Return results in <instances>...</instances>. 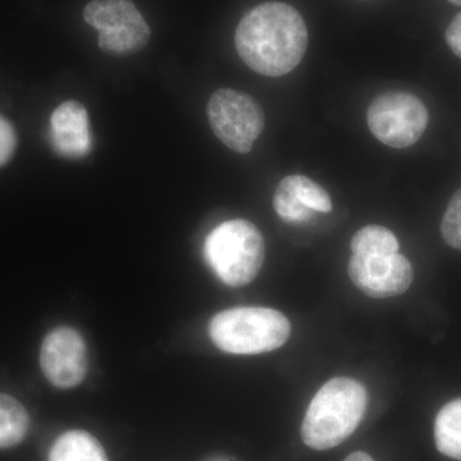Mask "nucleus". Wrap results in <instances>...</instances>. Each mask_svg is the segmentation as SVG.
Masks as SVG:
<instances>
[{
    "label": "nucleus",
    "mask_w": 461,
    "mask_h": 461,
    "mask_svg": "<svg viewBox=\"0 0 461 461\" xmlns=\"http://www.w3.org/2000/svg\"><path fill=\"white\" fill-rule=\"evenodd\" d=\"M344 461H375L371 455L366 453H363V451H357V453H354L348 455V457Z\"/></svg>",
    "instance_id": "nucleus-20"
},
{
    "label": "nucleus",
    "mask_w": 461,
    "mask_h": 461,
    "mask_svg": "<svg viewBox=\"0 0 461 461\" xmlns=\"http://www.w3.org/2000/svg\"><path fill=\"white\" fill-rule=\"evenodd\" d=\"M214 135L230 150L247 154L263 132L266 115L253 96L239 90L220 89L206 107Z\"/></svg>",
    "instance_id": "nucleus-6"
},
{
    "label": "nucleus",
    "mask_w": 461,
    "mask_h": 461,
    "mask_svg": "<svg viewBox=\"0 0 461 461\" xmlns=\"http://www.w3.org/2000/svg\"><path fill=\"white\" fill-rule=\"evenodd\" d=\"M41 366L53 386L67 390L80 384L89 366L83 336L69 327L51 330L41 344Z\"/></svg>",
    "instance_id": "nucleus-9"
},
{
    "label": "nucleus",
    "mask_w": 461,
    "mask_h": 461,
    "mask_svg": "<svg viewBox=\"0 0 461 461\" xmlns=\"http://www.w3.org/2000/svg\"><path fill=\"white\" fill-rule=\"evenodd\" d=\"M435 442L439 453L461 461V399L446 403L437 414Z\"/></svg>",
    "instance_id": "nucleus-12"
},
{
    "label": "nucleus",
    "mask_w": 461,
    "mask_h": 461,
    "mask_svg": "<svg viewBox=\"0 0 461 461\" xmlns=\"http://www.w3.org/2000/svg\"><path fill=\"white\" fill-rule=\"evenodd\" d=\"M366 121L375 138L390 148L405 149L420 140L429 124V111L417 96L388 91L373 100Z\"/></svg>",
    "instance_id": "nucleus-7"
},
{
    "label": "nucleus",
    "mask_w": 461,
    "mask_h": 461,
    "mask_svg": "<svg viewBox=\"0 0 461 461\" xmlns=\"http://www.w3.org/2000/svg\"><path fill=\"white\" fill-rule=\"evenodd\" d=\"M286 315L263 306H240L221 312L209 323V336L218 348L230 354L269 353L290 339Z\"/></svg>",
    "instance_id": "nucleus-3"
},
{
    "label": "nucleus",
    "mask_w": 461,
    "mask_h": 461,
    "mask_svg": "<svg viewBox=\"0 0 461 461\" xmlns=\"http://www.w3.org/2000/svg\"><path fill=\"white\" fill-rule=\"evenodd\" d=\"M368 395L357 379L332 378L315 393L302 424L308 447L323 451L336 447L353 435L366 414Z\"/></svg>",
    "instance_id": "nucleus-2"
},
{
    "label": "nucleus",
    "mask_w": 461,
    "mask_h": 461,
    "mask_svg": "<svg viewBox=\"0 0 461 461\" xmlns=\"http://www.w3.org/2000/svg\"><path fill=\"white\" fill-rule=\"evenodd\" d=\"M348 272L355 286L375 299L402 295L414 280L411 263L399 253L378 256L353 254Z\"/></svg>",
    "instance_id": "nucleus-8"
},
{
    "label": "nucleus",
    "mask_w": 461,
    "mask_h": 461,
    "mask_svg": "<svg viewBox=\"0 0 461 461\" xmlns=\"http://www.w3.org/2000/svg\"><path fill=\"white\" fill-rule=\"evenodd\" d=\"M448 2L453 3V5H459V7H461V0H448Z\"/></svg>",
    "instance_id": "nucleus-21"
},
{
    "label": "nucleus",
    "mask_w": 461,
    "mask_h": 461,
    "mask_svg": "<svg viewBox=\"0 0 461 461\" xmlns=\"http://www.w3.org/2000/svg\"><path fill=\"white\" fill-rule=\"evenodd\" d=\"M204 256L223 284L241 287L259 275L266 258V244L256 224L247 220H230L209 233Z\"/></svg>",
    "instance_id": "nucleus-4"
},
{
    "label": "nucleus",
    "mask_w": 461,
    "mask_h": 461,
    "mask_svg": "<svg viewBox=\"0 0 461 461\" xmlns=\"http://www.w3.org/2000/svg\"><path fill=\"white\" fill-rule=\"evenodd\" d=\"M235 45L257 74L281 77L302 62L308 48L304 18L286 3H263L240 21Z\"/></svg>",
    "instance_id": "nucleus-1"
},
{
    "label": "nucleus",
    "mask_w": 461,
    "mask_h": 461,
    "mask_svg": "<svg viewBox=\"0 0 461 461\" xmlns=\"http://www.w3.org/2000/svg\"><path fill=\"white\" fill-rule=\"evenodd\" d=\"M300 204L312 209L315 213H330L332 211V200L329 193L303 175H291L282 180Z\"/></svg>",
    "instance_id": "nucleus-15"
},
{
    "label": "nucleus",
    "mask_w": 461,
    "mask_h": 461,
    "mask_svg": "<svg viewBox=\"0 0 461 461\" xmlns=\"http://www.w3.org/2000/svg\"><path fill=\"white\" fill-rule=\"evenodd\" d=\"M354 256H378L399 253L396 236L382 226H366L357 230L351 240Z\"/></svg>",
    "instance_id": "nucleus-14"
},
{
    "label": "nucleus",
    "mask_w": 461,
    "mask_h": 461,
    "mask_svg": "<svg viewBox=\"0 0 461 461\" xmlns=\"http://www.w3.org/2000/svg\"><path fill=\"white\" fill-rule=\"evenodd\" d=\"M273 206H275L277 214L286 222H306V221L312 220L315 215L314 211L300 204L294 198L291 191L288 190L286 185L282 181L278 185L277 190H276L275 196H273Z\"/></svg>",
    "instance_id": "nucleus-16"
},
{
    "label": "nucleus",
    "mask_w": 461,
    "mask_h": 461,
    "mask_svg": "<svg viewBox=\"0 0 461 461\" xmlns=\"http://www.w3.org/2000/svg\"><path fill=\"white\" fill-rule=\"evenodd\" d=\"M50 461H109L95 437L85 430H69L54 442Z\"/></svg>",
    "instance_id": "nucleus-11"
},
{
    "label": "nucleus",
    "mask_w": 461,
    "mask_h": 461,
    "mask_svg": "<svg viewBox=\"0 0 461 461\" xmlns=\"http://www.w3.org/2000/svg\"><path fill=\"white\" fill-rule=\"evenodd\" d=\"M446 42H447L450 50L461 58V14L451 21L445 33Z\"/></svg>",
    "instance_id": "nucleus-19"
},
{
    "label": "nucleus",
    "mask_w": 461,
    "mask_h": 461,
    "mask_svg": "<svg viewBox=\"0 0 461 461\" xmlns=\"http://www.w3.org/2000/svg\"><path fill=\"white\" fill-rule=\"evenodd\" d=\"M50 141L59 156L80 159L91 151L89 114L76 100H67L50 118Z\"/></svg>",
    "instance_id": "nucleus-10"
},
{
    "label": "nucleus",
    "mask_w": 461,
    "mask_h": 461,
    "mask_svg": "<svg viewBox=\"0 0 461 461\" xmlns=\"http://www.w3.org/2000/svg\"><path fill=\"white\" fill-rule=\"evenodd\" d=\"M29 429V412L23 403L14 396L0 393V448L21 444Z\"/></svg>",
    "instance_id": "nucleus-13"
},
{
    "label": "nucleus",
    "mask_w": 461,
    "mask_h": 461,
    "mask_svg": "<svg viewBox=\"0 0 461 461\" xmlns=\"http://www.w3.org/2000/svg\"><path fill=\"white\" fill-rule=\"evenodd\" d=\"M84 20L98 30L99 48L109 56H132L150 41V27L131 0H91Z\"/></svg>",
    "instance_id": "nucleus-5"
},
{
    "label": "nucleus",
    "mask_w": 461,
    "mask_h": 461,
    "mask_svg": "<svg viewBox=\"0 0 461 461\" xmlns=\"http://www.w3.org/2000/svg\"><path fill=\"white\" fill-rule=\"evenodd\" d=\"M441 233L446 244L461 251V189L448 203L442 218Z\"/></svg>",
    "instance_id": "nucleus-17"
},
{
    "label": "nucleus",
    "mask_w": 461,
    "mask_h": 461,
    "mask_svg": "<svg viewBox=\"0 0 461 461\" xmlns=\"http://www.w3.org/2000/svg\"><path fill=\"white\" fill-rule=\"evenodd\" d=\"M17 138L12 124L0 115V167L8 163L16 150Z\"/></svg>",
    "instance_id": "nucleus-18"
}]
</instances>
